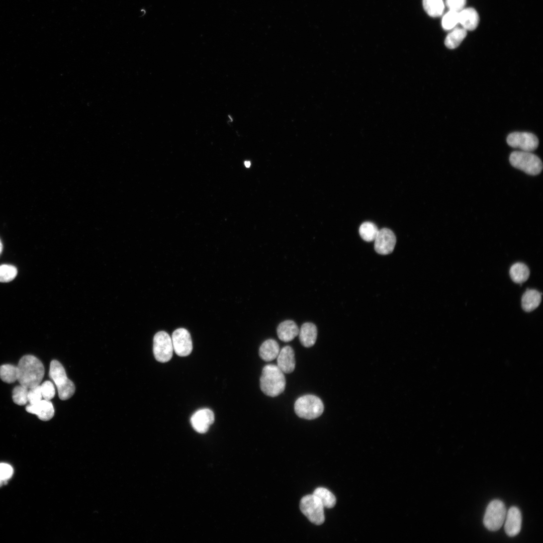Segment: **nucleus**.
I'll return each instance as SVG.
<instances>
[{
  "mask_svg": "<svg viewBox=\"0 0 543 543\" xmlns=\"http://www.w3.org/2000/svg\"><path fill=\"white\" fill-rule=\"evenodd\" d=\"M193 428L200 433L206 432L214 421V414L208 408L200 409L193 414L191 418Z\"/></svg>",
  "mask_w": 543,
  "mask_h": 543,
  "instance_id": "nucleus-12",
  "label": "nucleus"
},
{
  "mask_svg": "<svg viewBox=\"0 0 543 543\" xmlns=\"http://www.w3.org/2000/svg\"><path fill=\"white\" fill-rule=\"evenodd\" d=\"M466 4V0H445V5L449 10L459 12Z\"/></svg>",
  "mask_w": 543,
  "mask_h": 543,
  "instance_id": "nucleus-32",
  "label": "nucleus"
},
{
  "mask_svg": "<svg viewBox=\"0 0 543 543\" xmlns=\"http://www.w3.org/2000/svg\"><path fill=\"white\" fill-rule=\"evenodd\" d=\"M379 230L377 226L371 222L363 223L359 228V233L361 238L367 242L374 241Z\"/></svg>",
  "mask_w": 543,
  "mask_h": 543,
  "instance_id": "nucleus-26",
  "label": "nucleus"
},
{
  "mask_svg": "<svg viewBox=\"0 0 543 543\" xmlns=\"http://www.w3.org/2000/svg\"><path fill=\"white\" fill-rule=\"evenodd\" d=\"M522 516L516 506L511 507L506 513L504 529L507 535L513 537L518 534L521 527Z\"/></svg>",
  "mask_w": 543,
  "mask_h": 543,
  "instance_id": "nucleus-13",
  "label": "nucleus"
},
{
  "mask_svg": "<svg viewBox=\"0 0 543 543\" xmlns=\"http://www.w3.org/2000/svg\"><path fill=\"white\" fill-rule=\"evenodd\" d=\"M299 329L293 320H287L282 322L277 327V332L279 338L284 342L293 340L299 334Z\"/></svg>",
  "mask_w": 543,
  "mask_h": 543,
  "instance_id": "nucleus-18",
  "label": "nucleus"
},
{
  "mask_svg": "<svg viewBox=\"0 0 543 543\" xmlns=\"http://www.w3.org/2000/svg\"><path fill=\"white\" fill-rule=\"evenodd\" d=\"M259 381L260 389L266 396L275 397L285 390V377L277 366L272 364L265 366Z\"/></svg>",
  "mask_w": 543,
  "mask_h": 543,
  "instance_id": "nucleus-2",
  "label": "nucleus"
},
{
  "mask_svg": "<svg viewBox=\"0 0 543 543\" xmlns=\"http://www.w3.org/2000/svg\"><path fill=\"white\" fill-rule=\"evenodd\" d=\"M12 467L6 463H0V479L7 481L10 479L13 474Z\"/></svg>",
  "mask_w": 543,
  "mask_h": 543,
  "instance_id": "nucleus-33",
  "label": "nucleus"
},
{
  "mask_svg": "<svg viewBox=\"0 0 543 543\" xmlns=\"http://www.w3.org/2000/svg\"><path fill=\"white\" fill-rule=\"evenodd\" d=\"M507 142L512 147L527 152L534 150L538 145V140L535 135L524 132H515L509 134L507 137Z\"/></svg>",
  "mask_w": 543,
  "mask_h": 543,
  "instance_id": "nucleus-9",
  "label": "nucleus"
},
{
  "mask_svg": "<svg viewBox=\"0 0 543 543\" xmlns=\"http://www.w3.org/2000/svg\"><path fill=\"white\" fill-rule=\"evenodd\" d=\"M277 366L285 374L292 373L295 368V353L290 346L283 347L277 357Z\"/></svg>",
  "mask_w": 543,
  "mask_h": 543,
  "instance_id": "nucleus-15",
  "label": "nucleus"
},
{
  "mask_svg": "<svg viewBox=\"0 0 543 543\" xmlns=\"http://www.w3.org/2000/svg\"><path fill=\"white\" fill-rule=\"evenodd\" d=\"M173 350L180 356L189 355L193 349L191 336L189 331L183 328L176 329L172 334Z\"/></svg>",
  "mask_w": 543,
  "mask_h": 543,
  "instance_id": "nucleus-10",
  "label": "nucleus"
},
{
  "mask_svg": "<svg viewBox=\"0 0 543 543\" xmlns=\"http://www.w3.org/2000/svg\"><path fill=\"white\" fill-rule=\"evenodd\" d=\"M17 268L11 264L0 265V282L8 283L13 280L17 275Z\"/></svg>",
  "mask_w": 543,
  "mask_h": 543,
  "instance_id": "nucleus-28",
  "label": "nucleus"
},
{
  "mask_svg": "<svg viewBox=\"0 0 543 543\" xmlns=\"http://www.w3.org/2000/svg\"><path fill=\"white\" fill-rule=\"evenodd\" d=\"M278 343L274 339H268L264 341L259 349L260 358L265 361H270L276 358L280 352Z\"/></svg>",
  "mask_w": 543,
  "mask_h": 543,
  "instance_id": "nucleus-19",
  "label": "nucleus"
},
{
  "mask_svg": "<svg viewBox=\"0 0 543 543\" xmlns=\"http://www.w3.org/2000/svg\"><path fill=\"white\" fill-rule=\"evenodd\" d=\"M507 510L504 503L498 499L491 501L488 505L483 518V523L490 531H497L502 526Z\"/></svg>",
  "mask_w": 543,
  "mask_h": 543,
  "instance_id": "nucleus-6",
  "label": "nucleus"
},
{
  "mask_svg": "<svg viewBox=\"0 0 543 543\" xmlns=\"http://www.w3.org/2000/svg\"><path fill=\"white\" fill-rule=\"evenodd\" d=\"M374 248L379 254L386 255L391 253L394 250L396 238L394 232L386 228L379 230L374 240Z\"/></svg>",
  "mask_w": 543,
  "mask_h": 543,
  "instance_id": "nucleus-11",
  "label": "nucleus"
},
{
  "mask_svg": "<svg viewBox=\"0 0 543 543\" xmlns=\"http://www.w3.org/2000/svg\"><path fill=\"white\" fill-rule=\"evenodd\" d=\"M300 508L301 512L312 523L319 525L324 522V507L319 499L314 495L304 496L300 501Z\"/></svg>",
  "mask_w": 543,
  "mask_h": 543,
  "instance_id": "nucleus-7",
  "label": "nucleus"
},
{
  "mask_svg": "<svg viewBox=\"0 0 543 543\" xmlns=\"http://www.w3.org/2000/svg\"><path fill=\"white\" fill-rule=\"evenodd\" d=\"M7 481H4V480H2V479H0V487H1L2 486H3V485H5V484H7Z\"/></svg>",
  "mask_w": 543,
  "mask_h": 543,
  "instance_id": "nucleus-34",
  "label": "nucleus"
},
{
  "mask_svg": "<svg viewBox=\"0 0 543 543\" xmlns=\"http://www.w3.org/2000/svg\"><path fill=\"white\" fill-rule=\"evenodd\" d=\"M28 413L36 415L43 421L50 420L54 415V409L50 400L42 399L35 404H29L26 407Z\"/></svg>",
  "mask_w": 543,
  "mask_h": 543,
  "instance_id": "nucleus-14",
  "label": "nucleus"
},
{
  "mask_svg": "<svg viewBox=\"0 0 543 543\" xmlns=\"http://www.w3.org/2000/svg\"><path fill=\"white\" fill-rule=\"evenodd\" d=\"M40 385L29 389L28 399L29 404H35L42 399Z\"/></svg>",
  "mask_w": 543,
  "mask_h": 543,
  "instance_id": "nucleus-31",
  "label": "nucleus"
},
{
  "mask_svg": "<svg viewBox=\"0 0 543 543\" xmlns=\"http://www.w3.org/2000/svg\"><path fill=\"white\" fill-rule=\"evenodd\" d=\"M294 410L300 418L312 420L321 415L324 411V405L317 396L306 395L297 399L294 404Z\"/></svg>",
  "mask_w": 543,
  "mask_h": 543,
  "instance_id": "nucleus-4",
  "label": "nucleus"
},
{
  "mask_svg": "<svg viewBox=\"0 0 543 543\" xmlns=\"http://www.w3.org/2000/svg\"><path fill=\"white\" fill-rule=\"evenodd\" d=\"M511 280L515 283L522 284L529 278L530 272L527 266L522 262L513 264L509 270Z\"/></svg>",
  "mask_w": 543,
  "mask_h": 543,
  "instance_id": "nucleus-21",
  "label": "nucleus"
},
{
  "mask_svg": "<svg viewBox=\"0 0 543 543\" xmlns=\"http://www.w3.org/2000/svg\"><path fill=\"white\" fill-rule=\"evenodd\" d=\"M3 248V244H2V241H1V240L0 239V255L2 252Z\"/></svg>",
  "mask_w": 543,
  "mask_h": 543,
  "instance_id": "nucleus-36",
  "label": "nucleus"
},
{
  "mask_svg": "<svg viewBox=\"0 0 543 543\" xmlns=\"http://www.w3.org/2000/svg\"><path fill=\"white\" fill-rule=\"evenodd\" d=\"M17 366L5 364L0 366V378L4 382L11 384L18 380Z\"/></svg>",
  "mask_w": 543,
  "mask_h": 543,
  "instance_id": "nucleus-25",
  "label": "nucleus"
},
{
  "mask_svg": "<svg viewBox=\"0 0 543 543\" xmlns=\"http://www.w3.org/2000/svg\"><path fill=\"white\" fill-rule=\"evenodd\" d=\"M313 494L319 499L324 507L331 508L335 505L336 498L335 496L325 488L318 487L316 488L314 491Z\"/></svg>",
  "mask_w": 543,
  "mask_h": 543,
  "instance_id": "nucleus-24",
  "label": "nucleus"
},
{
  "mask_svg": "<svg viewBox=\"0 0 543 543\" xmlns=\"http://www.w3.org/2000/svg\"><path fill=\"white\" fill-rule=\"evenodd\" d=\"M17 368V380L20 385L30 389L40 384L45 371L42 363L38 358L25 355L20 359Z\"/></svg>",
  "mask_w": 543,
  "mask_h": 543,
  "instance_id": "nucleus-1",
  "label": "nucleus"
},
{
  "mask_svg": "<svg viewBox=\"0 0 543 543\" xmlns=\"http://www.w3.org/2000/svg\"><path fill=\"white\" fill-rule=\"evenodd\" d=\"M423 7L426 13L430 17L441 16L444 9L443 0H423Z\"/></svg>",
  "mask_w": 543,
  "mask_h": 543,
  "instance_id": "nucleus-23",
  "label": "nucleus"
},
{
  "mask_svg": "<svg viewBox=\"0 0 543 543\" xmlns=\"http://www.w3.org/2000/svg\"><path fill=\"white\" fill-rule=\"evenodd\" d=\"M49 376L54 382L61 400H67L73 395L75 390L74 384L67 377L63 366L58 360L54 359L51 361Z\"/></svg>",
  "mask_w": 543,
  "mask_h": 543,
  "instance_id": "nucleus-3",
  "label": "nucleus"
},
{
  "mask_svg": "<svg viewBox=\"0 0 543 543\" xmlns=\"http://www.w3.org/2000/svg\"><path fill=\"white\" fill-rule=\"evenodd\" d=\"M509 161L513 167L531 175L538 174L542 169L540 159L530 152L513 151L510 155Z\"/></svg>",
  "mask_w": 543,
  "mask_h": 543,
  "instance_id": "nucleus-5",
  "label": "nucleus"
},
{
  "mask_svg": "<svg viewBox=\"0 0 543 543\" xmlns=\"http://www.w3.org/2000/svg\"><path fill=\"white\" fill-rule=\"evenodd\" d=\"M244 165L246 167H249L250 166V162L249 161H246L244 162Z\"/></svg>",
  "mask_w": 543,
  "mask_h": 543,
  "instance_id": "nucleus-35",
  "label": "nucleus"
},
{
  "mask_svg": "<svg viewBox=\"0 0 543 543\" xmlns=\"http://www.w3.org/2000/svg\"><path fill=\"white\" fill-rule=\"evenodd\" d=\"M459 23V12L449 10L443 17L441 25L443 29L449 30L454 29Z\"/></svg>",
  "mask_w": 543,
  "mask_h": 543,
  "instance_id": "nucleus-29",
  "label": "nucleus"
},
{
  "mask_svg": "<svg viewBox=\"0 0 543 543\" xmlns=\"http://www.w3.org/2000/svg\"><path fill=\"white\" fill-rule=\"evenodd\" d=\"M28 388L20 384L15 387L12 392V398L14 402L20 406L25 405L28 402Z\"/></svg>",
  "mask_w": 543,
  "mask_h": 543,
  "instance_id": "nucleus-27",
  "label": "nucleus"
},
{
  "mask_svg": "<svg viewBox=\"0 0 543 543\" xmlns=\"http://www.w3.org/2000/svg\"><path fill=\"white\" fill-rule=\"evenodd\" d=\"M41 391L43 398L50 400L55 396V390L53 384L50 381H46L40 385Z\"/></svg>",
  "mask_w": 543,
  "mask_h": 543,
  "instance_id": "nucleus-30",
  "label": "nucleus"
},
{
  "mask_svg": "<svg viewBox=\"0 0 543 543\" xmlns=\"http://www.w3.org/2000/svg\"><path fill=\"white\" fill-rule=\"evenodd\" d=\"M298 335L301 344L304 347H310L315 344L317 339V327L312 323H304L299 329Z\"/></svg>",
  "mask_w": 543,
  "mask_h": 543,
  "instance_id": "nucleus-17",
  "label": "nucleus"
},
{
  "mask_svg": "<svg viewBox=\"0 0 543 543\" xmlns=\"http://www.w3.org/2000/svg\"><path fill=\"white\" fill-rule=\"evenodd\" d=\"M467 30L463 27H457L447 34L445 40L444 44L449 49H455L458 47L467 35Z\"/></svg>",
  "mask_w": 543,
  "mask_h": 543,
  "instance_id": "nucleus-22",
  "label": "nucleus"
},
{
  "mask_svg": "<svg viewBox=\"0 0 543 543\" xmlns=\"http://www.w3.org/2000/svg\"><path fill=\"white\" fill-rule=\"evenodd\" d=\"M153 353L155 359L161 363L169 361L172 356L173 345L171 338L165 331H159L153 338Z\"/></svg>",
  "mask_w": 543,
  "mask_h": 543,
  "instance_id": "nucleus-8",
  "label": "nucleus"
},
{
  "mask_svg": "<svg viewBox=\"0 0 543 543\" xmlns=\"http://www.w3.org/2000/svg\"><path fill=\"white\" fill-rule=\"evenodd\" d=\"M541 300V293L534 289H527L522 296V308L526 312H531L539 305Z\"/></svg>",
  "mask_w": 543,
  "mask_h": 543,
  "instance_id": "nucleus-20",
  "label": "nucleus"
},
{
  "mask_svg": "<svg viewBox=\"0 0 543 543\" xmlns=\"http://www.w3.org/2000/svg\"><path fill=\"white\" fill-rule=\"evenodd\" d=\"M479 17L477 12L472 8H464L459 12V23L466 30L472 31L478 26Z\"/></svg>",
  "mask_w": 543,
  "mask_h": 543,
  "instance_id": "nucleus-16",
  "label": "nucleus"
}]
</instances>
